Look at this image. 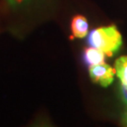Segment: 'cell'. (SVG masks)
<instances>
[{"instance_id":"1","label":"cell","mask_w":127,"mask_h":127,"mask_svg":"<svg viewBox=\"0 0 127 127\" xmlns=\"http://www.w3.org/2000/svg\"><path fill=\"white\" fill-rule=\"evenodd\" d=\"M88 42L91 47L103 51L107 57H112L122 46V35L115 26L98 27L89 34Z\"/></svg>"},{"instance_id":"2","label":"cell","mask_w":127,"mask_h":127,"mask_svg":"<svg viewBox=\"0 0 127 127\" xmlns=\"http://www.w3.org/2000/svg\"><path fill=\"white\" fill-rule=\"evenodd\" d=\"M89 73L91 80L94 83H97L100 86L106 88L113 82L116 70L111 66H109L108 64L102 62L90 66Z\"/></svg>"},{"instance_id":"3","label":"cell","mask_w":127,"mask_h":127,"mask_svg":"<svg viewBox=\"0 0 127 127\" xmlns=\"http://www.w3.org/2000/svg\"><path fill=\"white\" fill-rule=\"evenodd\" d=\"M71 30L74 38L77 39L85 38L89 32V23L86 17L83 15L74 16L71 23Z\"/></svg>"},{"instance_id":"4","label":"cell","mask_w":127,"mask_h":127,"mask_svg":"<svg viewBox=\"0 0 127 127\" xmlns=\"http://www.w3.org/2000/svg\"><path fill=\"white\" fill-rule=\"evenodd\" d=\"M105 56L103 51L99 50L94 47L91 48H87L84 53V59L87 64H89V66L91 65H96V64L104 62Z\"/></svg>"},{"instance_id":"5","label":"cell","mask_w":127,"mask_h":127,"mask_svg":"<svg viewBox=\"0 0 127 127\" xmlns=\"http://www.w3.org/2000/svg\"><path fill=\"white\" fill-rule=\"evenodd\" d=\"M115 70L122 86L127 89V57H121L116 60Z\"/></svg>"},{"instance_id":"6","label":"cell","mask_w":127,"mask_h":127,"mask_svg":"<svg viewBox=\"0 0 127 127\" xmlns=\"http://www.w3.org/2000/svg\"><path fill=\"white\" fill-rule=\"evenodd\" d=\"M29 1L31 0H7V2L9 3V5L12 8H19L22 7L24 5L27 4Z\"/></svg>"},{"instance_id":"7","label":"cell","mask_w":127,"mask_h":127,"mask_svg":"<svg viewBox=\"0 0 127 127\" xmlns=\"http://www.w3.org/2000/svg\"><path fill=\"white\" fill-rule=\"evenodd\" d=\"M122 95H123V101H124L125 104H127V89L123 86H122Z\"/></svg>"},{"instance_id":"8","label":"cell","mask_w":127,"mask_h":127,"mask_svg":"<svg viewBox=\"0 0 127 127\" xmlns=\"http://www.w3.org/2000/svg\"><path fill=\"white\" fill-rule=\"evenodd\" d=\"M126 105H127V104H126ZM126 113H127V112H126Z\"/></svg>"}]
</instances>
